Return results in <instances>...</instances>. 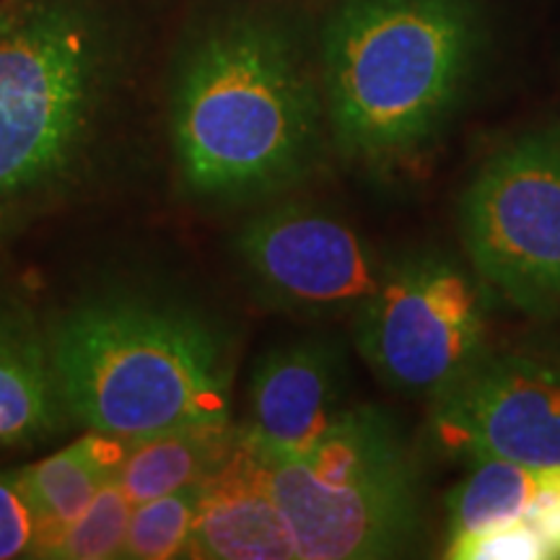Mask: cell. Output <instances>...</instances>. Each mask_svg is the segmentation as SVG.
Instances as JSON below:
<instances>
[{"mask_svg": "<svg viewBox=\"0 0 560 560\" xmlns=\"http://www.w3.org/2000/svg\"><path fill=\"white\" fill-rule=\"evenodd\" d=\"M185 190L208 206H247L317 170L327 109L289 26L257 13L210 24L182 52L170 104Z\"/></svg>", "mask_w": 560, "mask_h": 560, "instance_id": "cell-1", "label": "cell"}, {"mask_svg": "<svg viewBox=\"0 0 560 560\" xmlns=\"http://www.w3.org/2000/svg\"><path fill=\"white\" fill-rule=\"evenodd\" d=\"M128 42L104 0L0 11V229L102 177Z\"/></svg>", "mask_w": 560, "mask_h": 560, "instance_id": "cell-2", "label": "cell"}, {"mask_svg": "<svg viewBox=\"0 0 560 560\" xmlns=\"http://www.w3.org/2000/svg\"><path fill=\"white\" fill-rule=\"evenodd\" d=\"M480 39L472 0H342L322 32V94L340 156L382 174L429 159Z\"/></svg>", "mask_w": 560, "mask_h": 560, "instance_id": "cell-3", "label": "cell"}, {"mask_svg": "<svg viewBox=\"0 0 560 560\" xmlns=\"http://www.w3.org/2000/svg\"><path fill=\"white\" fill-rule=\"evenodd\" d=\"M62 400L89 431L120 439L231 420L234 342L182 301L102 293L47 325Z\"/></svg>", "mask_w": 560, "mask_h": 560, "instance_id": "cell-4", "label": "cell"}, {"mask_svg": "<svg viewBox=\"0 0 560 560\" xmlns=\"http://www.w3.org/2000/svg\"><path fill=\"white\" fill-rule=\"evenodd\" d=\"M262 459L299 560H382L416 548L423 480L389 410L348 405L310 452Z\"/></svg>", "mask_w": 560, "mask_h": 560, "instance_id": "cell-5", "label": "cell"}, {"mask_svg": "<svg viewBox=\"0 0 560 560\" xmlns=\"http://www.w3.org/2000/svg\"><path fill=\"white\" fill-rule=\"evenodd\" d=\"M493 299L472 265L450 252L389 257L353 314L355 350L384 387L431 402L490 353Z\"/></svg>", "mask_w": 560, "mask_h": 560, "instance_id": "cell-6", "label": "cell"}, {"mask_svg": "<svg viewBox=\"0 0 560 560\" xmlns=\"http://www.w3.org/2000/svg\"><path fill=\"white\" fill-rule=\"evenodd\" d=\"M467 262L495 299L560 317V125L490 153L459 198Z\"/></svg>", "mask_w": 560, "mask_h": 560, "instance_id": "cell-7", "label": "cell"}, {"mask_svg": "<svg viewBox=\"0 0 560 560\" xmlns=\"http://www.w3.org/2000/svg\"><path fill=\"white\" fill-rule=\"evenodd\" d=\"M249 289L272 312L304 319L353 317L389 257L330 208L280 200L234 236Z\"/></svg>", "mask_w": 560, "mask_h": 560, "instance_id": "cell-8", "label": "cell"}, {"mask_svg": "<svg viewBox=\"0 0 560 560\" xmlns=\"http://www.w3.org/2000/svg\"><path fill=\"white\" fill-rule=\"evenodd\" d=\"M433 446L462 462L560 467V361L490 353L429 408Z\"/></svg>", "mask_w": 560, "mask_h": 560, "instance_id": "cell-9", "label": "cell"}, {"mask_svg": "<svg viewBox=\"0 0 560 560\" xmlns=\"http://www.w3.org/2000/svg\"><path fill=\"white\" fill-rule=\"evenodd\" d=\"M348 387V353L338 338H289L252 366L242 429L265 457H299L346 412Z\"/></svg>", "mask_w": 560, "mask_h": 560, "instance_id": "cell-10", "label": "cell"}, {"mask_svg": "<svg viewBox=\"0 0 560 560\" xmlns=\"http://www.w3.org/2000/svg\"><path fill=\"white\" fill-rule=\"evenodd\" d=\"M187 558L299 560L289 522L270 493L262 454L244 429L234 454L202 482Z\"/></svg>", "mask_w": 560, "mask_h": 560, "instance_id": "cell-11", "label": "cell"}, {"mask_svg": "<svg viewBox=\"0 0 560 560\" xmlns=\"http://www.w3.org/2000/svg\"><path fill=\"white\" fill-rule=\"evenodd\" d=\"M70 420L47 325L26 301L0 293V452L45 444Z\"/></svg>", "mask_w": 560, "mask_h": 560, "instance_id": "cell-12", "label": "cell"}, {"mask_svg": "<svg viewBox=\"0 0 560 560\" xmlns=\"http://www.w3.org/2000/svg\"><path fill=\"white\" fill-rule=\"evenodd\" d=\"M130 441L89 431L37 465L21 467L24 490L39 524L32 558L45 556V550L89 509L96 493L117 478Z\"/></svg>", "mask_w": 560, "mask_h": 560, "instance_id": "cell-13", "label": "cell"}, {"mask_svg": "<svg viewBox=\"0 0 560 560\" xmlns=\"http://www.w3.org/2000/svg\"><path fill=\"white\" fill-rule=\"evenodd\" d=\"M242 439V425L192 423L132 439L125 454L117 482L132 503H143L172 490L200 486L234 454Z\"/></svg>", "mask_w": 560, "mask_h": 560, "instance_id": "cell-14", "label": "cell"}, {"mask_svg": "<svg viewBox=\"0 0 560 560\" xmlns=\"http://www.w3.org/2000/svg\"><path fill=\"white\" fill-rule=\"evenodd\" d=\"M452 560H560V467H540V478L516 520L446 540Z\"/></svg>", "mask_w": 560, "mask_h": 560, "instance_id": "cell-15", "label": "cell"}, {"mask_svg": "<svg viewBox=\"0 0 560 560\" xmlns=\"http://www.w3.org/2000/svg\"><path fill=\"white\" fill-rule=\"evenodd\" d=\"M200 486H187L159 499L136 503L125 535V560H166L187 558L198 514Z\"/></svg>", "mask_w": 560, "mask_h": 560, "instance_id": "cell-16", "label": "cell"}, {"mask_svg": "<svg viewBox=\"0 0 560 560\" xmlns=\"http://www.w3.org/2000/svg\"><path fill=\"white\" fill-rule=\"evenodd\" d=\"M136 503L125 488L112 478L89 509L45 550L50 560H109L122 556L130 514Z\"/></svg>", "mask_w": 560, "mask_h": 560, "instance_id": "cell-17", "label": "cell"}, {"mask_svg": "<svg viewBox=\"0 0 560 560\" xmlns=\"http://www.w3.org/2000/svg\"><path fill=\"white\" fill-rule=\"evenodd\" d=\"M39 524L19 470H0V560L30 558Z\"/></svg>", "mask_w": 560, "mask_h": 560, "instance_id": "cell-18", "label": "cell"}, {"mask_svg": "<svg viewBox=\"0 0 560 560\" xmlns=\"http://www.w3.org/2000/svg\"><path fill=\"white\" fill-rule=\"evenodd\" d=\"M0 234H3V229H0Z\"/></svg>", "mask_w": 560, "mask_h": 560, "instance_id": "cell-19", "label": "cell"}]
</instances>
